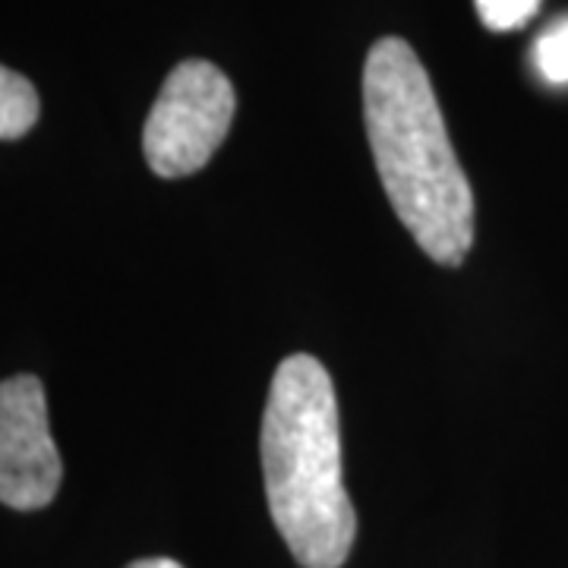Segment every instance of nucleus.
I'll return each instance as SVG.
<instances>
[{"label":"nucleus","mask_w":568,"mask_h":568,"mask_svg":"<svg viewBox=\"0 0 568 568\" xmlns=\"http://www.w3.org/2000/svg\"><path fill=\"white\" fill-rule=\"evenodd\" d=\"M364 121L388 203L429 260L462 265L474 244V193L414 48L383 39L364 63Z\"/></svg>","instance_id":"obj_1"},{"label":"nucleus","mask_w":568,"mask_h":568,"mask_svg":"<svg viewBox=\"0 0 568 568\" xmlns=\"http://www.w3.org/2000/svg\"><path fill=\"white\" fill-rule=\"evenodd\" d=\"M263 477L272 521L304 568H342L357 515L342 474V426L332 376L313 354L275 369L263 414Z\"/></svg>","instance_id":"obj_2"},{"label":"nucleus","mask_w":568,"mask_h":568,"mask_svg":"<svg viewBox=\"0 0 568 568\" xmlns=\"http://www.w3.org/2000/svg\"><path fill=\"white\" fill-rule=\"evenodd\" d=\"M237 111L234 85L215 63L183 61L164 80L142 130V152L159 178H186L212 162Z\"/></svg>","instance_id":"obj_3"},{"label":"nucleus","mask_w":568,"mask_h":568,"mask_svg":"<svg viewBox=\"0 0 568 568\" xmlns=\"http://www.w3.org/2000/svg\"><path fill=\"white\" fill-rule=\"evenodd\" d=\"M63 480L61 452L48 424V398L39 376L0 383V503L17 511L51 506Z\"/></svg>","instance_id":"obj_4"},{"label":"nucleus","mask_w":568,"mask_h":568,"mask_svg":"<svg viewBox=\"0 0 568 568\" xmlns=\"http://www.w3.org/2000/svg\"><path fill=\"white\" fill-rule=\"evenodd\" d=\"M41 102L36 85L0 67V140H20L39 123Z\"/></svg>","instance_id":"obj_5"},{"label":"nucleus","mask_w":568,"mask_h":568,"mask_svg":"<svg viewBox=\"0 0 568 568\" xmlns=\"http://www.w3.org/2000/svg\"><path fill=\"white\" fill-rule=\"evenodd\" d=\"M534 67L549 85H568V17L534 41Z\"/></svg>","instance_id":"obj_6"},{"label":"nucleus","mask_w":568,"mask_h":568,"mask_svg":"<svg viewBox=\"0 0 568 568\" xmlns=\"http://www.w3.org/2000/svg\"><path fill=\"white\" fill-rule=\"evenodd\" d=\"M477 3V17L484 20L487 29L493 32H511V29H521L528 26L537 10H540V0H474Z\"/></svg>","instance_id":"obj_7"},{"label":"nucleus","mask_w":568,"mask_h":568,"mask_svg":"<svg viewBox=\"0 0 568 568\" xmlns=\"http://www.w3.org/2000/svg\"><path fill=\"white\" fill-rule=\"evenodd\" d=\"M126 568H183L181 562H174V559H140V562H133V566H126Z\"/></svg>","instance_id":"obj_8"}]
</instances>
